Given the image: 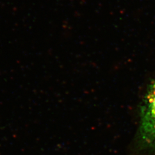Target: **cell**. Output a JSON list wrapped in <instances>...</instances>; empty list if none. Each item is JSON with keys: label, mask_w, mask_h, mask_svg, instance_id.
Instances as JSON below:
<instances>
[{"label": "cell", "mask_w": 155, "mask_h": 155, "mask_svg": "<svg viewBox=\"0 0 155 155\" xmlns=\"http://www.w3.org/2000/svg\"><path fill=\"white\" fill-rule=\"evenodd\" d=\"M139 138L145 149H155V79L145 95L141 110Z\"/></svg>", "instance_id": "6da1fadb"}]
</instances>
